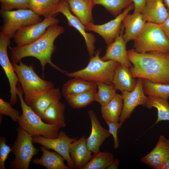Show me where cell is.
<instances>
[{
    "label": "cell",
    "instance_id": "obj_1",
    "mask_svg": "<svg viewBox=\"0 0 169 169\" xmlns=\"http://www.w3.org/2000/svg\"><path fill=\"white\" fill-rule=\"evenodd\" d=\"M127 53L133 64L130 70L133 78L169 84V53H138L133 49L127 50Z\"/></svg>",
    "mask_w": 169,
    "mask_h": 169
},
{
    "label": "cell",
    "instance_id": "obj_2",
    "mask_svg": "<svg viewBox=\"0 0 169 169\" xmlns=\"http://www.w3.org/2000/svg\"><path fill=\"white\" fill-rule=\"evenodd\" d=\"M64 32V29L62 26L58 24L52 25L48 28L42 37L35 41L27 45L17 46L11 48L12 62L17 63L23 58L33 57L40 61L44 76V68L47 64H49L52 67L65 74L67 71L61 69L54 64L51 60V55L56 48L54 44V40Z\"/></svg>",
    "mask_w": 169,
    "mask_h": 169
},
{
    "label": "cell",
    "instance_id": "obj_3",
    "mask_svg": "<svg viewBox=\"0 0 169 169\" xmlns=\"http://www.w3.org/2000/svg\"><path fill=\"white\" fill-rule=\"evenodd\" d=\"M12 64L24 94V100L29 105L32 101L49 89L54 87L51 81L43 79L35 73L32 63L29 66L21 61Z\"/></svg>",
    "mask_w": 169,
    "mask_h": 169
},
{
    "label": "cell",
    "instance_id": "obj_4",
    "mask_svg": "<svg viewBox=\"0 0 169 169\" xmlns=\"http://www.w3.org/2000/svg\"><path fill=\"white\" fill-rule=\"evenodd\" d=\"M100 48L90 57L87 65L84 69L64 74L69 77L77 78L88 81L112 84L115 70L119 64L112 60H102L100 57Z\"/></svg>",
    "mask_w": 169,
    "mask_h": 169
},
{
    "label": "cell",
    "instance_id": "obj_5",
    "mask_svg": "<svg viewBox=\"0 0 169 169\" xmlns=\"http://www.w3.org/2000/svg\"><path fill=\"white\" fill-rule=\"evenodd\" d=\"M17 93L22 111V114L17 122L19 127L32 136L41 135L48 138H57L60 128L44 122L31 107L25 102L23 97V91L20 84L18 85Z\"/></svg>",
    "mask_w": 169,
    "mask_h": 169
},
{
    "label": "cell",
    "instance_id": "obj_6",
    "mask_svg": "<svg viewBox=\"0 0 169 169\" xmlns=\"http://www.w3.org/2000/svg\"><path fill=\"white\" fill-rule=\"evenodd\" d=\"M134 41L133 49L137 53H169V39L159 24L146 22Z\"/></svg>",
    "mask_w": 169,
    "mask_h": 169
},
{
    "label": "cell",
    "instance_id": "obj_7",
    "mask_svg": "<svg viewBox=\"0 0 169 169\" xmlns=\"http://www.w3.org/2000/svg\"><path fill=\"white\" fill-rule=\"evenodd\" d=\"M17 137L11 147L15 159L10 161L13 169H28L32 157L39 150L33 145L31 135L19 127L17 129Z\"/></svg>",
    "mask_w": 169,
    "mask_h": 169
},
{
    "label": "cell",
    "instance_id": "obj_8",
    "mask_svg": "<svg viewBox=\"0 0 169 169\" xmlns=\"http://www.w3.org/2000/svg\"><path fill=\"white\" fill-rule=\"evenodd\" d=\"M0 14L3 20L1 32L10 39L13 37L16 32L20 28L42 21L39 16L30 9L0 10Z\"/></svg>",
    "mask_w": 169,
    "mask_h": 169
},
{
    "label": "cell",
    "instance_id": "obj_9",
    "mask_svg": "<svg viewBox=\"0 0 169 169\" xmlns=\"http://www.w3.org/2000/svg\"><path fill=\"white\" fill-rule=\"evenodd\" d=\"M33 143L39 144L48 149H51L62 156L71 169L75 168L71 157L69 149L70 144L76 140L77 137L70 138L62 131H59L58 137L55 138H48L41 135L33 136Z\"/></svg>",
    "mask_w": 169,
    "mask_h": 169
},
{
    "label": "cell",
    "instance_id": "obj_10",
    "mask_svg": "<svg viewBox=\"0 0 169 169\" xmlns=\"http://www.w3.org/2000/svg\"><path fill=\"white\" fill-rule=\"evenodd\" d=\"M59 21L54 17L45 18L40 23L23 27L15 33L13 38L18 46L31 44L42 37L49 26L58 24Z\"/></svg>",
    "mask_w": 169,
    "mask_h": 169
},
{
    "label": "cell",
    "instance_id": "obj_11",
    "mask_svg": "<svg viewBox=\"0 0 169 169\" xmlns=\"http://www.w3.org/2000/svg\"><path fill=\"white\" fill-rule=\"evenodd\" d=\"M133 9H134L133 3L124 9L114 19L101 25L93 23L85 26V29L86 31H92L100 35L108 45L112 43L119 35L124 18Z\"/></svg>",
    "mask_w": 169,
    "mask_h": 169
},
{
    "label": "cell",
    "instance_id": "obj_12",
    "mask_svg": "<svg viewBox=\"0 0 169 169\" xmlns=\"http://www.w3.org/2000/svg\"><path fill=\"white\" fill-rule=\"evenodd\" d=\"M123 107L119 121L121 127L129 118L136 107L139 105L146 107L148 96L144 93L142 79L138 78L135 88L132 91L121 92Z\"/></svg>",
    "mask_w": 169,
    "mask_h": 169
},
{
    "label": "cell",
    "instance_id": "obj_13",
    "mask_svg": "<svg viewBox=\"0 0 169 169\" xmlns=\"http://www.w3.org/2000/svg\"><path fill=\"white\" fill-rule=\"evenodd\" d=\"M10 39L2 32L0 33V64L8 79L10 86V102L15 105L17 101V84L18 80L12 63L8 57L7 47L10 44Z\"/></svg>",
    "mask_w": 169,
    "mask_h": 169
},
{
    "label": "cell",
    "instance_id": "obj_14",
    "mask_svg": "<svg viewBox=\"0 0 169 169\" xmlns=\"http://www.w3.org/2000/svg\"><path fill=\"white\" fill-rule=\"evenodd\" d=\"M58 12L62 13L66 17L69 26L74 28L83 37L88 54L90 57L93 56L95 52V43L96 41L95 37L93 34L86 32L85 26L71 13L66 0H60Z\"/></svg>",
    "mask_w": 169,
    "mask_h": 169
},
{
    "label": "cell",
    "instance_id": "obj_15",
    "mask_svg": "<svg viewBox=\"0 0 169 169\" xmlns=\"http://www.w3.org/2000/svg\"><path fill=\"white\" fill-rule=\"evenodd\" d=\"M124 29L122 24L119 35L112 43L107 45L105 54L101 58L104 61H115L130 68L133 65L129 61L127 54L126 49L127 43L123 37Z\"/></svg>",
    "mask_w": 169,
    "mask_h": 169
},
{
    "label": "cell",
    "instance_id": "obj_16",
    "mask_svg": "<svg viewBox=\"0 0 169 169\" xmlns=\"http://www.w3.org/2000/svg\"><path fill=\"white\" fill-rule=\"evenodd\" d=\"M91 125L90 134L86 138V144L88 149L95 153L99 151L105 140L109 137L110 134L101 125L95 112L92 110L88 111Z\"/></svg>",
    "mask_w": 169,
    "mask_h": 169
},
{
    "label": "cell",
    "instance_id": "obj_17",
    "mask_svg": "<svg viewBox=\"0 0 169 169\" xmlns=\"http://www.w3.org/2000/svg\"><path fill=\"white\" fill-rule=\"evenodd\" d=\"M169 158V141L164 136L160 135L154 148L141 161L151 168L160 169Z\"/></svg>",
    "mask_w": 169,
    "mask_h": 169
},
{
    "label": "cell",
    "instance_id": "obj_18",
    "mask_svg": "<svg viewBox=\"0 0 169 169\" xmlns=\"http://www.w3.org/2000/svg\"><path fill=\"white\" fill-rule=\"evenodd\" d=\"M146 22L161 24L169 15L163 0H147L141 12Z\"/></svg>",
    "mask_w": 169,
    "mask_h": 169
},
{
    "label": "cell",
    "instance_id": "obj_19",
    "mask_svg": "<svg viewBox=\"0 0 169 169\" xmlns=\"http://www.w3.org/2000/svg\"><path fill=\"white\" fill-rule=\"evenodd\" d=\"M69 153L75 168L82 169L91 159L92 152L88 149L84 136L72 143Z\"/></svg>",
    "mask_w": 169,
    "mask_h": 169
},
{
    "label": "cell",
    "instance_id": "obj_20",
    "mask_svg": "<svg viewBox=\"0 0 169 169\" xmlns=\"http://www.w3.org/2000/svg\"><path fill=\"white\" fill-rule=\"evenodd\" d=\"M146 22L141 13L127 14L122 21L124 28L123 37L126 43L134 40L142 30Z\"/></svg>",
    "mask_w": 169,
    "mask_h": 169
},
{
    "label": "cell",
    "instance_id": "obj_21",
    "mask_svg": "<svg viewBox=\"0 0 169 169\" xmlns=\"http://www.w3.org/2000/svg\"><path fill=\"white\" fill-rule=\"evenodd\" d=\"M70 11L84 25L94 23L92 0H66Z\"/></svg>",
    "mask_w": 169,
    "mask_h": 169
},
{
    "label": "cell",
    "instance_id": "obj_22",
    "mask_svg": "<svg viewBox=\"0 0 169 169\" xmlns=\"http://www.w3.org/2000/svg\"><path fill=\"white\" fill-rule=\"evenodd\" d=\"M59 89L51 88L33 100L29 105L42 120L45 110L53 103L59 101Z\"/></svg>",
    "mask_w": 169,
    "mask_h": 169
},
{
    "label": "cell",
    "instance_id": "obj_23",
    "mask_svg": "<svg viewBox=\"0 0 169 169\" xmlns=\"http://www.w3.org/2000/svg\"><path fill=\"white\" fill-rule=\"evenodd\" d=\"M112 83L116 90L131 91L135 88L137 81L132 76L130 68L119 63L115 70Z\"/></svg>",
    "mask_w": 169,
    "mask_h": 169
},
{
    "label": "cell",
    "instance_id": "obj_24",
    "mask_svg": "<svg viewBox=\"0 0 169 169\" xmlns=\"http://www.w3.org/2000/svg\"><path fill=\"white\" fill-rule=\"evenodd\" d=\"M42 155L39 158L33 159V163L43 166L47 169H70L64 163V157L56 152H51L42 146L40 148Z\"/></svg>",
    "mask_w": 169,
    "mask_h": 169
},
{
    "label": "cell",
    "instance_id": "obj_25",
    "mask_svg": "<svg viewBox=\"0 0 169 169\" xmlns=\"http://www.w3.org/2000/svg\"><path fill=\"white\" fill-rule=\"evenodd\" d=\"M60 0H29L28 8L45 18L55 17L58 14Z\"/></svg>",
    "mask_w": 169,
    "mask_h": 169
},
{
    "label": "cell",
    "instance_id": "obj_26",
    "mask_svg": "<svg viewBox=\"0 0 169 169\" xmlns=\"http://www.w3.org/2000/svg\"><path fill=\"white\" fill-rule=\"evenodd\" d=\"M65 105L60 101L51 104L45 111L42 120L45 122L60 128L65 127Z\"/></svg>",
    "mask_w": 169,
    "mask_h": 169
},
{
    "label": "cell",
    "instance_id": "obj_27",
    "mask_svg": "<svg viewBox=\"0 0 169 169\" xmlns=\"http://www.w3.org/2000/svg\"><path fill=\"white\" fill-rule=\"evenodd\" d=\"M123 105L122 95L116 93L107 105L101 107L102 116L105 121L112 122L119 121Z\"/></svg>",
    "mask_w": 169,
    "mask_h": 169
},
{
    "label": "cell",
    "instance_id": "obj_28",
    "mask_svg": "<svg viewBox=\"0 0 169 169\" xmlns=\"http://www.w3.org/2000/svg\"><path fill=\"white\" fill-rule=\"evenodd\" d=\"M96 83L77 78L68 81L63 86L62 94L65 96L96 90Z\"/></svg>",
    "mask_w": 169,
    "mask_h": 169
},
{
    "label": "cell",
    "instance_id": "obj_29",
    "mask_svg": "<svg viewBox=\"0 0 169 169\" xmlns=\"http://www.w3.org/2000/svg\"><path fill=\"white\" fill-rule=\"evenodd\" d=\"M96 90L65 96L69 105L73 109L84 107L95 101Z\"/></svg>",
    "mask_w": 169,
    "mask_h": 169
},
{
    "label": "cell",
    "instance_id": "obj_30",
    "mask_svg": "<svg viewBox=\"0 0 169 169\" xmlns=\"http://www.w3.org/2000/svg\"><path fill=\"white\" fill-rule=\"evenodd\" d=\"M144 92L148 96L158 97L168 101L169 98V84H158L142 79Z\"/></svg>",
    "mask_w": 169,
    "mask_h": 169
},
{
    "label": "cell",
    "instance_id": "obj_31",
    "mask_svg": "<svg viewBox=\"0 0 169 169\" xmlns=\"http://www.w3.org/2000/svg\"><path fill=\"white\" fill-rule=\"evenodd\" d=\"M114 159L111 153L99 151L94 153L90 160L82 169H105L110 165Z\"/></svg>",
    "mask_w": 169,
    "mask_h": 169
},
{
    "label": "cell",
    "instance_id": "obj_32",
    "mask_svg": "<svg viewBox=\"0 0 169 169\" xmlns=\"http://www.w3.org/2000/svg\"><path fill=\"white\" fill-rule=\"evenodd\" d=\"M146 107L148 109L156 108L157 119L155 124L163 120L169 121V104L168 101L154 96H148Z\"/></svg>",
    "mask_w": 169,
    "mask_h": 169
},
{
    "label": "cell",
    "instance_id": "obj_33",
    "mask_svg": "<svg viewBox=\"0 0 169 169\" xmlns=\"http://www.w3.org/2000/svg\"><path fill=\"white\" fill-rule=\"evenodd\" d=\"M95 5H102L109 13L116 17L133 3L132 0H92Z\"/></svg>",
    "mask_w": 169,
    "mask_h": 169
},
{
    "label": "cell",
    "instance_id": "obj_34",
    "mask_svg": "<svg viewBox=\"0 0 169 169\" xmlns=\"http://www.w3.org/2000/svg\"><path fill=\"white\" fill-rule=\"evenodd\" d=\"M98 91L96 92L95 101L101 106L107 105L116 94V89L113 84H107L103 82H96Z\"/></svg>",
    "mask_w": 169,
    "mask_h": 169
},
{
    "label": "cell",
    "instance_id": "obj_35",
    "mask_svg": "<svg viewBox=\"0 0 169 169\" xmlns=\"http://www.w3.org/2000/svg\"><path fill=\"white\" fill-rule=\"evenodd\" d=\"M29 0H0L1 10L10 11L14 8L27 9L28 8Z\"/></svg>",
    "mask_w": 169,
    "mask_h": 169
},
{
    "label": "cell",
    "instance_id": "obj_36",
    "mask_svg": "<svg viewBox=\"0 0 169 169\" xmlns=\"http://www.w3.org/2000/svg\"><path fill=\"white\" fill-rule=\"evenodd\" d=\"M10 102H7L3 99H0V115L10 117L12 120L18 122L20 115V112L13 108Z\"/></svg>",
    "mask_w": 169,
    "mask_h": 169
},
{
    "label": "cell",
    "instance_id": "obj_37",
    "mask_svg": "<svg viewBox=\"0 0 169 169\" xmlns=\"http://www.w3.org/2000/svg\"><path fill=\"white\" fill-rule=\"evenodd\" d=\"M7 139L0 137V169H5V162L9 153L12 152V148L6 144Z\"/></svg>",
    "mask_w": 169,
    "mask_h": 169
},
{
    "label": "cell",
    "instance_id": "obj_38",
    "mask_svg": "<svg viewBox=\"0 0 169 169\" xmlns=\"http://www.w3.org/2000/svg\"><path fill=\"white\" fill-rule=\"evenodd\" d=\"M109 127V131L113 137L114 140V148H118L119 146V140L117 136V131L121 127L120 122L105 121Z\"/></svg>",
    "mask_w": 169,
    "mask_h": 169
},
{
    "label": "cell",
    "instance_id": "obj_39",
    "mask_svg": "<svg viewBox=\"0 0 169 169\" xmlns=\"http://www.w3.org/2000/svg\"><path fill=\"white\" fill-rule=\"evenodd\" d=\"M134 5L133 13H141L147 0H132Z\"/></svg>",
    "mask_w": 169,
    "mask_h": 169
},
{
    "label": "cell",
    "instance_id": "obj_40",
    "mask_svg": "<svg viewBox=\"0 0 169 169\" xmlns=\"http://www.w3.org/2000/svg\"><path fill=\"white\" fill-rule=\"evenodd\" d=\"M159 25L169 39V15L163 22Z\"/></svg>",
    "mask_w": 169,
    "mask_h": 169
},
{
    "label": "cell",
    "instance_id": "obj_41",
    "mask_svg": "<svg viewBox=\"0 0 169 169\" xmlns=\"http://www.w3.org/2000/svg\"><path fill=\"white\" fill-rule=\"evenodd\" d=\"M119 163V160L117 158L114 159L110 165L108 166L107 169H117Z\"/></svg>",
    "mask_w": 169,
    "mask_h": 169
},
{
    "label": "cell",
    "instance_id": "obj_42",
    "mask_svg": "<svg viewBox=\"0 0 169 169\" xmlns=\"http://www.w3.org/2000/svg\"><path fill=\"white\" fill-rule=\"evenodd\" d=\"M160 169H169V158L162 165Z\"/></svg>",
    "mask_w": 169,
    "mask_h": 169
},
{
    "label": "cell",
    "instance_id": "obj_43",
    "mask_svg": "<svg viewBox=\"0 0 169 169\" xmlns=\"http://www.w3.org/2000/svg\"><path fill=\"white\" fill-rule=\"evenodd\" d=\"M164 4L169 12V0H163Z\"/></svg>",
    "mask_w": 169,
    "mask_h": 169
}]
</instances>
